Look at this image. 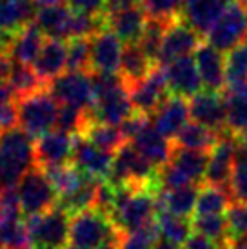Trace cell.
Returning <instances> with one entry per match:
<instances>
[{"instance_id":"ba28073f","label":"cell","mask_w":247,"mask_h":249,"mask_svg":"<svg viewBox=\"0 0 247 249\" xmlns=\"http://www.w3.org/2000/svg\"><path fill=\"white\" fill-rule=\"evenodd\" d=\"M247 38L246 7L233 2L207 31L206 42L220 53H229Z\"/></svg>"},{"instance_id":"c3c4849f","label":"cell","mask_w":247,"mask_h":249,"mask_svg":"<svg viewBox=\"0 0 247 249\" xmlns=\"http://www.w3.org/2000/svg\"><path fill=\"white\" fill-rule=\"evenodd\" d=\"M64 0H35V4L36 6H42V7H46V6H58V4H62Z\"/></svg>"},{"instance_id":"f6af8a7d","label":"cell","mask_w":247,"mask_h":249,"mask_svg":"<svg viewBox=\"0 0 247 249\" xmlns=\"http://www.w3.org/2000/svg\"><path fill=\"white\" fill-rule=\"evenodd\" d=\"M6 102H13V91L9 88V84L0 80V106Z\"/></svg>"},{"instance_id":"f35d334b","label":"cell","mask_w":247,"mask_h":249,"mask_svg":"<svg viewBox=\"0 0 247 249\" xmlns=\"http://www.w3.org/2000/svg\"><path fill=\"white\" fill-rule=\"evenodd\" d=\"M229 240L247 236V202H233L226 211Z\"/></svg>"},{"instance_id":"83f0119b","label":"cell","mask_w":247,"mask_h":249,"mask_svg":"<svg viewBox=\"0 0 247 249\" xmlns=\"http://www.w3.org/2000/svg\"><path fill=\"white\" fill-rule=\"evenodd\" d=\"M220 135L213 129H209L206 125H200L196 122L189 120L187 124L180 129V133L175 137L173 145L180 149H193V151H206L209 153L218 142Z\"/></svg>"},{"instance_id":"5b68a950","label":"cell","mask_w":247,"mask_h":249,"mask_svg":"<svg viewBox=\"0 0 247 249\" xmlns=\"http://www.w3.org/2000/svg\"><path fill=\"white\" fill-rule=\"evenodd\" d=\"M15 189H17L22 214L26 218L46 213L49 209L56 208V204H58L55 187L51 186L46 171L38 166L31 167L28 173L22 177Z\"/></svg>"},{"instance_id":"74e56055","label":"cell","mask_w":247,"mask_h":249,"mask_svg":"<svg viewBox=\"0 0 247 249\" xmlns=\"http://www.w3.org/2000/svg\"><path fill=\"white\" fill-rule=\"evenodd\" d=\"M91 42L88 38H73L68 44V71H86L89 68Z\"/></svg>"},{"instance_id":"ee69618b","label":"cell","mask_w":247,"mask_h":249,"mask_svg":"<svg viewBox=\"0 0 247 249\" xmlns=\"http://www.w3.org/2000/svg\"><path fill=\"white\" fill-rule=\"evenodd\" d=\"M133 6H140V0H106L104 15H113L117 11H122V9H127V7Z\"/></svg>"},{"instance_id":"681fc988","label":"cell","mask_w":247,"mask_h":249,"mask_svg":"<svg viewBox=\"0 0 247 249\" xmlns=\"http://www.w3.org/2000/svg\"><path fill=\"white\" fill-rule=\"evenodd\" d=\"M236 139H238V145H242V147H246L247 149V131L242 133L240 137H236Z\"/></svg>"},{"instance_id":"8992f818","label":"cell","mask_w":247,"mask_h":249,"mask_svg":"<svg viewBox=\"0 0 247 249\" xmlns=\"http://www.w3.org/2000/svg\"><path fill=\"white\" fill-rule=\"evenodd\" d=\"M71 216L62 208H53L36 216L26 218L33 249H64L69 244Z\"/></svg>"},{"instance_id":"836d02e7","label":"cell","mask_w":247,"mask_h":249,"mask_svg":"<svg viewBox=\"0 0 247 249\" xmlns=\"http://www.w3.org/2000/svg\"><path fill=\"white\" fill-rule=\"evenodd\" d=\"M7 84L13 91V97L18 98H26L36 91L44 89V82L38 78L33 68L18 62H15L13 70L9 73V78H7Z\"/></svg>"},{"instance_id":"44dd1931","label":"cell","mask_w":247,"mask_h":249,"mask_svg":"<svg viewBox=\"0 0 247 249\" xmlns=\"http://www.w3.org/2000/svg\"><path fill=\"white\" fill-rule=\"evenodd\" d=\"M147 24L142 6H133L113 15H106V28L120 38L122 44H138Z\"/></svg>"},{"instance_id":"4316f807","label":"cell","mask_w":247,"mask_h":249,"mask_svg":"<svg viewBox=\"0 0 247 249\" xmlns=\"http://www.w3.org/2000/svg\"><path fill=\"white\" fill-rule=\"evenodd\" d=\"M42 44H44V35L40 33V29L35 24H29L20 33L13 36L9 49H7V55L11 56L15 62L31 66L36 55L40 53Z\"/></svg>"},{"instance_id":"9a60e30c","label":"cell","mask_w":247,"mask_h":249,"mask_svg":"<svg viewBox=\"0 0 247 249\" xmlns=\"http://www.w3.org/2000/svg\"><path fill=\"white\" fill-rule=\"evenodd\" d=\"M89 70L98 75H117L122 58V42L109 29H104L91 38Z\"/></svg>"},{"instance_id":"603a6c76","label":"cell","mask_w":247,"mask_h":249,"mask_svg":"<svg viewBox=\"0 0 247 249\" xmlns=\"http://www.w3.org/2000/svg\"><path fill=\"white\" fill-rule=\"evenodd\" d=\"M129 144L133 145L145 160H149L157 169L164 167L165 164L171 160L173 142L167 140L165 137H162V135L153 127L151 122L145 125L144 129L138 133Z\"/></svg>"},{"instance_id":"3957f363","label":"cell","mask_w":247,"mask_h":249,"mask_svg":"<svg viewBox=\"0 0 247 249\" xmlns=\"http://www.w3.org/2000/svg\"><path fill=\"white\" fill-rule=\"evenodd\" d=\"M120 231L115 228L107 214L96 208L84 209L71 216L69 222V248L98 249L104 244L120 238Z\"/></svg>"},{"instance_id":"1f68e13d","label":"cell","mask_w":247,"mask_h":249,"mask_svg":"<svg viewBox=\"0 0 247 249\" xmlns=\"http://www.w3.org/2000/svg\"><path fill=\"white\" fill-rule=\"evenodd\" d=\"M233 204L231 193L226 187L216 186H204L200 187L198 198H196V208L193 216H207V214H224Z\"/></svg>"},{"instance_id":"2e32d148","label":"cell","mask_w":247,"mask_h":249,"mask_svg":"<svg viewBox=\"0 0 247 249\" xmlns=\"http://www.w3.org/2000/svg\"><path fill=\"white\" fill-rule=\"evenodd\" d=\"M113 160H115L113 153L98 149L91 142H88L84 137H80V135L75 137L71 162L84 175L93 177L96 180H107V177L111 173V167H113Z\"/></svg>"},{"instance_id":"484cf974","label":"cell","mask_w":247,"mask_h":249,"mask_svg":"<svg viewBox=\"0 0 247 249\" xmlns=\"http://www.w3.org/2000/svg\"><path fill=\"white\" fill-rule=\"evenodd\" d=\"M157 64L153 62L149 56L145 55L138 44H125L122 49V58H120V70L118 75L122 76L125 86L129 88L133 84L144 80L149 75Z\"/></svg>"},{"instance_id":"52a82bcc","label":"cell","mask_w":247,"mask_h":249,"mask_svg":"<svg viewBox=\"0 0 247 249\" xmlns=\"http://www.w3.org/2000/svg\"><path fill=\"white\" fill-rule=\"evenodd\" d=\"M48 91L60 106H71L88 113L95 106L93 78L86 71H64L49 82Z\"/></svg>"},{"instance_id":"e575fe53","label":"cell","mask_w":247,"mask_h":249,"mask_svg":"<svg viewBox=\"0 0 247 249\" xmlns=\"http://www.w3.org/2000/svg\"><path fill=\"white\" fill-rule=\"evenodd\" d=\"M193 233L206 236L220 248L229 242V233H227V222L224 214H207V216H193L191 220Z\"/></svg>"},{"instance_id":"d6986e66","label":"cell","mask_w":247,"mask_h":249,"mask_svg":"<svg viewBox=\"0 0 247 249\" xmlns=\"http://www.w3.org/2000/svg\"><path fill=\"white\" fill-rule=\"evenodd\" d=\"M233 2L234 0H185L180 11V18L202 36H206L207 31L213 28L214 22Z\"/></svg>"},{"instance_id":"7dc6e473","label":"cell","mask_w":247,"mask_h":249,"mask_svg":"<svg viewBox=\"0 0 247 249\" xmlns=\"http://www.w3.org/2000/svg\"><path fill=\"white\" fill-rule=\"evenodd\" d=\"M153 249H182L180 246H176V244L169 242V240H164V238H160L157 244H155V248Z\"/></svg>"},{"instance_id":"d4e9b609","label":"cell","mask_w":247,"mask_h":249,"mask_svg":"<svg viewBox=\"0 0 247 249\" xmlns=\"http://www.w3.org/2000/svg\"><path fill=\"white\" fill-rule=\"evenodd\" d=\"M202 186L191 184V186L178 187L173 191H162L157 193V213L165 211L180 218H191L196 208L198 189Z\"/></svg>"},{"instance_id":"8d00e7d4","label":"cell","mask_w":247,"mask_h":249,"mask_svg":"<svg viewBox=\"0 0 247 249\" xmlns=\"http://www.w3.org/2000/svg\"><path fill=\"white\" fill-rule=\"evenodd\" d=\"M173 20H158V18H147V24H145V29L140 40H138V46L142 48L145 55L151 58L153 62L157 64V56L158 51H160V46H162V40H164L165 29L171 24Z\"/></svg>"},{"instance_id":"cb8c5ba5","label":"cell","mask_w":247,"mask_h":249,"mask_svg":"<svg viewBox=\"0 0 247 249\" xmlns=\"http://www.w3.org/2000/svg\"><path fill=\"white\" fill-rule=\"evenodd\" d=\"M36 15L35 0H0V35L13 38L33 24Z\"/></svg>"},{"instance_id":"ac0fdd59","label":"cell","mask_w":247,"mask_h":249,"mask_svg":"<svg viewBox=\"0 0 247 249\" xmlns=\"http://www.w3.org/2000/svg\"><path fill=\"white\" fill-rule=\"evenodd\" d=\"M189 100L169 95L153 113L151 124L162 137L173 142L180 129L189 122Z\"/></svg>"},{"instance_id":"816d5d0a","label":"cell","mask_w":247,"mask_h":249,"mask_svg":"<svg viewBox=\"0 0 247 249\" xmlns=\"http://www.w3.org/2000/svg\"><path fill=\"white\" fill-rule=\"evenodd\" d=\"M246 22H247V6H246Z\"/></svg>"},{"instance_id":"4fadbf2b","label":"cell","mask_w":247,"mask_h":249,"mask_svg":"<svg viewBox=\"0 0 247 249\" xmlns=\"http://www.w3.org/2000/svg\"><path fill=\"white\" fill-rule=\"evenodd\" d=\"M189 117L193 122L206 125L216 133H226V100L224 93L202 89L189 98Z\"/></svg>"},{"instance_id":"ab89813d","label":"cell","mask_w":247,"mask_h":249,"mask_svg":"<svg viewBox=\"0 0 247 249\" xmlns=\"http://www.w3.org/2000/svg\"><path fill=\"white\" fill-rule=\"evenodd\" d=\"M229 193L233 202H247V166L234 164V171L229 182Z\"/></svg>"},{"instance_id":"30bf717a","label":"cell","mask_w":247,"mask_h":249,"mask_svg":"<svg viewBox=\"0 0 247 249\" xmlns=\"http://www.w3.org/2000/svg\"><path fill=\"white\" fill-rule=\"evenodd\" d=\"M236 149H238V139L229 131L222 133L218 142L209 151V162H207L204 184L229 189V182H231L234 171Z\"/></svg>"},{"instance_id":"7bdbcfd3","label":"cell","mask_w":247,"mask_h":249,"mask_svg":"<svg viewBox=\"0 0 247 249\" xmlns=\"http://www.w3.org/2000/svg\"><path fill=\"white\" fill-rule=\"evenodd\" d=\"M182 249H222V248H220L218 244H214L213 240L206 238V236L198 235V233H193V235L185 240Z\"/></svg>"},{"instance_id":"277c9868","label":"cell","mask_w":247,"mask_h":249,"mask_svg":"<svg viewBox=\"0 0 247 249\" xmlns=\"http://www.w3.org/2000/svg\"><path fill=\"white\" fill-rule=\"evenodd\" d=\"M18 124L20 129L31 139H40L56 127V117L60 106L46 89L36 91L26 98H20Z\"/></svg>"},{"instance_id":"5bb4252c","label":"cell","mask_w":247,"mask_h":249,"mask_svg":"<svg viewBox=\"0 0 247 249\" xmlns=\"http://www.w3.org/2000/svg\"><path fill=\"white\" fill-rule=\"evenodd\" d=\"M162 68H164L165 84H167L169 95L189 100L204 89L198 70H196L194 56H184V58H178L167 66H162Z\"/></svg>"},{"instance_id":"7402d4cb","label":"cell","mask_w":247,"mask_h":249,"mask_svg":"<svg viewBox=\"0 0 247 249\" xmlns=\"http://www.w3.org/2000/svg\"><path fill=\"white\" fill-rule=\"evenodd\" d=\"M66 64H68V44L64 40L48 38L42 44L40 53L36 55L31 68L42 82L48 84L66 71Z\"/></svg>"},{"instance_id":"f1b7e54d","label":"cell","mask_w":247,"mask_h":249,"mask_svg":"<svg viewBox=\"0 0 247 249\" xmlns=\"http://www.w3.org/2000/svg\"><path fill=\"white\" fill-rule=\"evenodd\" d=\"M207 162H209V153L193 151V149H180V147L173 145V155L169 164H173L176 169H180L193 184L204 186Z\"/></svg>"},{"instance_id":"e0dca14e","label":"cell","mask_w":247,"mask_h":249,"mask_svg":"<svg viewBox=\"0 0 247 249\" xmlns=\"http://www.w3.org/2000/svg\"><path fill=\"white\" fill-rule=\"evenodd\" d=\"M194 62L198 70L202 88L206 91L222 93L226 89V56L206 40L194 51Z\"/></svg>"},{"instance_id":"bcb514c9","label":"cell","mask_w":247,"mask_h":249,"mask_svg":"<svg viewBox=\"0 0 247 249\" xmlns=\"http://www.w3.org/2000/svg\"><path fill=\"white\" fill-rule=\"evenodd\" d=\"M222 249H247V236H244V238H234V240H229L226 246H222Z\"/></svg>"},{"instance_id":"b9f144b4","label":"cell","mask_w":247,"mask_h":249,"mask_svg":"<svg viewBox=\"0 0 247 249\" xmlns=\"http://www.w3.org/2000/svg\"><path fill=\"white\" fill-rule=\"evenodd\" d=\"M69 7H71L75 13L104 15L106 0H69Z\"/></svg>"},{"instance_id":"6da1fadb","label":"cell","mask_w":247,"mask_h":249,"mask_svg":"<svg viewBox=\"0 0 247 249\" xmlns=\"http://www.w3.org/2000/svg\"><path fill=\"white\" fill-rule=\"evenodd\" d=\"M115 187V186H113ZM157 214V195L145 187H115V202L109 218L122 233H133L149 226Z\"/></svg>"},{"instance_id":"60d3db41","label":"cell","mask_w":247,"mask_h":249,"mask_svg":"<svg viewBox=\"0 0 247 249\" xmlns=\"http://www.w3.org/2000/svg\"><path fill=\"white\" fill-rule=\"evenodd\" d=\"M18 124V107L13 102L0 106V133L9 131Z\"/></svg>"},{"instance_id":"4dcf8cb0","label":"cell","mask_w":247,"mask_h":249,"mask_svg":"<svg viewBox=\"0 0 247 249\" xmlns=\"http://www.w3.org/2000/svg\"><path fill=\"white\" fill-rule=\"evenodd\" d=\"M226 100V127L234 137L247 131V86L240 89L224 91Z\"/></svg>"},{"instance_id":"f546056e","label":"cell","mask_w":247,"mask_h":249,"mask_svg":"<svg viewBox=\"0 0 247 249\" xmlns=\"http://www.w3.org/2000/svg\"><path fill=\"white\" fill-rule=\"evenodd\" d=\"M80 137H84L88 142H91V144L95 145V147H98V149L113 153V155H115L124 144H127L118 125L95 122V120H91V117H89V122L84 127V131L80 133Z\"/></svg>"},{"instance_id":"7c38bea8","label":"cell","mask_w":247,"mask_h":249,"mask_svg":"<svg viewBox=\"0 0 247 249\" xmlns=\"http://www.w3.org/2000/svg\"><path fill=\"white\" fill-rule=\"evenodd\" d=\"M75 137L76 135H68L58 129H53L40 137L35 144V164L40 169L71 164Z\"/></svg>"},{"instance_id":"ffe728a7","label":"cell","mask_w":247,"mask_h":249,"mask_svg":"<svg viewBox=\"0 0 247 249\" xmlns=\"http://www.w3.org/2000/svg\"><path fill=\"white\" fill-rule=\"evenodd\" d=\"M75 11L69 6H46L38 9L35 15L33 24L40 29V33L48 38L55 40H71V28H73Z\"/></svg>"},{"instance_id":"9c48e42d","label":"cell","mask_w":247,"mask_h":249,"mask_svg":"<svg viewBox=\"0 0 247 249\" xmlns=\"http://www.w3.org/2000/svg\"><path fill=\"white\" fill-rule=\"evenodd\" d=\"M202 38L204 36L200 35L198 31H194L180 17L175 18L165 29L164 40H162V46H160L157 56V64L158 66H167L178 58L191 56V53H194L200 48V44L204 42Z\"/></svg>"},{"instance_id":"d6a6232c","label":"cell","mask_w":247,"mask_h":249,"mask_svg":"<svg viewBox=\"0 0 247 249\" xmlns=\"http://www.w3.org/2000/svg\"><path fill=\"white\" fill-rule=\"evenodd\" d=\"M155 222L160 231V238L169 240L176 246H184L185 240L193 235V226L189 218H180L171 213L160 211L155 214Z\"/></svg>"},{"instance_id":"8fae6325","label":"cell","mask_w":247,"mask_h":249,"mask_svg":"<svg viewBox=\"0 0 247 249\" xmlns=\"http://www.w3.org/2000/svg\"><path fill=\"white\" fill-rule=\"evenodd\" d=\"M169 97L165 75L162 66H155L153 71L145 76L144 80L129 86V98L135 113L153 117V113L160 107V104Z\"/></svg>"},{"instance_id":"f907efd6","label":"cell","mask_w":247,"mask_h":249,"mask_svg":"<svg viewBox=\"0 0 247 249\" xmlns=\"http://www.w3.org/2000/svg\"><path fill=\"white\" fill-rule=\"evenodd\" d=\"M234 2H238V4H242V6H247V0H234Z\"/></svg>"},{"instance_id":"d590c367","label":"cell","mask_w":247,"mask_h":249,"mask_svg":"<svg viewBox=\"0 0 247 249\" xmlns=\"http://www.w3.org/2000/svg\"><path fill=\"white\" fill-rule=\"evenodd\" d=\"M0 248L2 249H33L28 233L26 218L0 224Z\"/></svg>"},{"instance_id":"7a4b0ae2","label":"cell","mask_w":247,"mask_h":249,"mask_svg":"<svg viewBox=\"0 0 247 249\" xmlns=\"http://www.w3.org/2000/svg\"><path fill=\"white\" fill-rule=\"evenodd\" d=\"M35 166V144L29 135L17 127L0 133V191L15 189Z\"/></svg>"}]
</instances>
